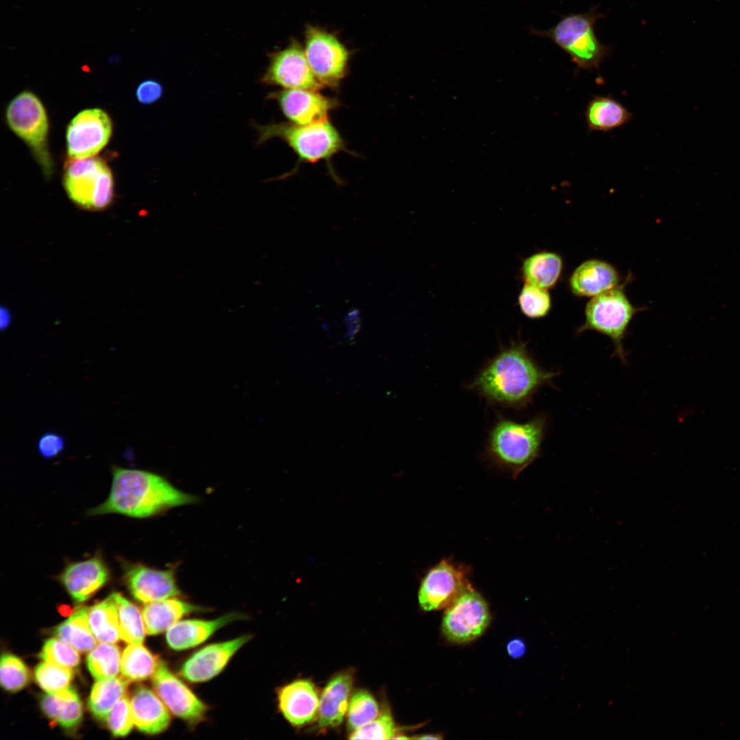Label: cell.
Listing matches in <instances>:
<instances>
[{
  "label": "cell",
  "mask_w": 740,
  "mask_h": 740,
  "mask_svg": "<svg viewBox=\"0 0 740 740\" xmlns=\"http://www.w3.org/2000/svg\"><path fill=\"white\" fill-rule=\"evenodd\" d=\"M5 119L11 130L31 149L45 175H51L53 164L48 147L49 125L40 99L29 91L19 93L8 103Z\"/></svg>",
  "instance_id": "7"
},
{
  "label": "cell",
  "mask_w": 740,
  "mask_h": 740,
  "mask_svg": "<svg viewBox=\"0 0 740 740\" xmlns=\"http://www.w3.org/2000/svg\"><path fill=\"white\" fill-rule=\"evenodd\" d=\"M471 587L465 569L444 559L423 578L418 593L419 602L427 611L446 608Z\"/></svg>",
  "instance_id": "13"
},
{
  "label": "cell",
  "mask_w": 740,
  "mask_h": 740,
  "mask_svg": "<svg viewBox=\"0 0 740 740\" xmlns=\"http://www.w3.org/2000/svg\"><path fill=\"white\" fill-rule=\"evenodd\" d=\"M597 6L585 12L571 13L560 16V20L545 30L530 27L529 34L550 39L566 53L571 60L582 70H598L601 62L611 53V48L604 45L595 34V24L604 16Z\"/></svg>",
  "instance_id": "4"
},
{
  "label": "cell",
  "mask_w": 740,
  "mask_h": 740,
  "mask_svg": "<svg viewBox=\"0 0 740 740\" xmlns=\"http://www.w3.org/2000/svg\"><path fill=\"white\" fill-rule=\"evenodd\" d=\"M105 720L114 736L123 737L130 733L134 724L130 702L126 695L114 705Z\"/></svg>",
  "instance_id": "40"
},
{
  "label": "cell",
  "mask_w": 740,
  "mask_h": 740,
  "mask_svg": "<svg viewBox=\"0 0 740 740\" xmlns=\"http://www.w3.org/2000/svg\"><path fill=\"white\" fill-rule=\"evenodd\" d=\"M546 424V417L543 415L525 422L500 417L489 432L487 456L516 478L539 456Z\"/></svg>",
  "instance_id": "3"
},
{
  "label": "cell",
  "mask_w": 740,
  "mask_h": 740,
  "mask_svg": "<svg viewBox=\"0 0 740 740\" xmlns=\"http://www.w3.org/2000/svg\"><path fill=\"white\" fill-rule=\"evenodd\" d=\"M130 705L134 724L139 730L155 735L169 726L171 722L169 710L158 695L151 689L138 687L132 695Z\"/></svg>",
  "instance_id": "21"
},
{
  "label": "cell",
  "mask_w": 740,
  "mask_h": 740,
  "mask_svg": "<svg viewBox=\"0 0 740 740\" xmlns=\"http://www.w3.org/2000/svg\"><path fill=\"white\" fill-rule=\"evenodd\" d=\"M202 610L201 607L173 597L147 603L142 611L146 632L150 635L162 633L186 615Z\"/></svg>",
  "instance_id": "25"
},
{
  "label": "cell",
  "mask_w": 740,
  "mask_h": 740,
  "mask_svg": "<svg viewBox=\"0 0 740 740\" xmlns=\"http://www.w3.org/2000/svg\"><path fill=\"white\" fill-rule=\"evenodd\" d=\"M39 657L47 663L72 669L80 663L77 650L56 638L49 639L45 642Z\"/></svg>",
  "instance_id": "38"
},
{
  "label": "cell",
  "mask_w": 740,
  "mask_h": 740,
  "mask_svg": "<svg viewBox=\"0 0 740 740\" xmlns=\"http://www.w3.org/2000/svg\"><path fill=\"white\" fill-rule=\"evenodd\" d=\"M117 603L121 639L130 644H142L146 632L138 607L122 595L114 593Z\"/></svg>",
  "instance_id": "32"
},
{
  "label": "cell",
  "mask_w": 740,
  "mask_h": 740,
  "mask_svg": "<svg viewBox=\"0 0 740 740\" xmlns=\"http://www.w3.org/2000/svg\"><path fill=\"white\" fill-rule=\"evenodd\" d=\"M38 685L47 693H55L67 687L72 681L74 671L49 663H42L35 669Z\"/></svg>",
  "instance_id": "37"
},
{
  "label": "cell",
  "mask_w": 740,
  "mask_h": 740,
  "mask_svg": "<svg viewBox=\"0 0 740 740\" xmlns=\"http://www.w3.org/2000/svg\"><path fill=\"white\" fill-rule=\"evenodd\" d=\"M378 704L368 691L359 690L350 699L347 710V727L353 732L376 718Z\"/></svg>",
  "instance_id": "34"
},
{
  "label": "cell",
  "mask_w": 740,
  "mask_h": 740,
  "mask_svg": "<svg viewBox=\"0 0 740 740\" xmlns=\"http://www.w3.org/2000/svg\"><path fill=\"white\" fill-rule=\"evenodd\" d=\"M396 728L391 713L384 709L369 723L351 732L352 739H389L395 737Z\"/></svg>",
  "instance_id": "39"
},
{
  "label": "cell",
  "mask_w": 740,
  "mask_h": 740,
  "mask_svg": "<svg viewBox=\"0 0 740 740\" xmlns=\"http://www.w3.org/2000/svg\"><path fill=\"white\" fill-rule=\"evenodd\" d=\"M109 569L99 555L71 563L60 576V580L69 595L77 602L89 599L108 580Z\"/></svg>",
  "instance_id": "18"
},
{
  "label": "cell",
  "mask_w": 740,
  "mask_h": 740,
  "mask_svg": "<svg viewBox=\"0 0 740 740\" xmlns=\"http://www.w3.org/2000/svg\"><path fill=\"white\" fill-rule=\"evenodd\" d=\"M120 648L113 643L96 645L87 656L88 668L97 680L115 677L121 666Z\"/></svg>",
  "instance_id": "33"
},
{
  "label": "cell",
  "mask_w": 740,
  "mask_h": 740,
  "mask_svg": "<svg viewBox=\"0 0 740 740\" xmlns=\"http://www.w3.org/2000/svg\"><path fill=\"white\" fill-rule=\"evenodd\" d=\"M490 618L486 601L471 587L446 608L442 630L449 641L465 643L480 637L488 626Z\"/></svg>",
  "instance_id": "11"
},
{
  "label": "cell",
  "mask_w": 740,
  "mask_h": 740,
  "mask_svg": "<svg viewBox=\"0 0 740 740\" xmlns=\"http://www.w3.org/2000/svg\"><path fill=\"white\" fill-rule=\"evenodd\" d=\"M619 275L610 264L600 260H588L580 264L569 278L571 292L579 297H594L608 291L619 283Z\"/></svg>",
  "instance_id": "20"
},
{
  "label": "cell",
  "mask_w": 740,
  "mask_h": 740,
  "mask_svg": "<svg viewBox=\"0 0 740 740\" xmlns=\"http://www.w3.org/2000/svg\"><path fill=\"white\" fill-rule=\"evenodd\" d=\"M303 49L309 66L322 86L337 88L348 73L351 52L334 32L308 25Z\"/></svg>",
  "instance_id": "9"
},
{
  "label": "cell",
  "mask_w": 740,
  "mask_h": 740,
  "mask_svg": "<svg viewBox=\"0 0 740 740\" xmlns=\"http://www.w3.org/2000/svg\"><path fill=\"white\" fill-rule=\"evenodd\" d=\"M129 682L123 676L97 680L88 701L92 715L100 720L106 719L114 705L125 695Z\"/></svg>",
  "instance_id": "29"
},
{
  "label": "cell",
  "mask_w": 740,
  "mask_h": 740,
  "mask_svg": "<svg viewBox=\"0 0 740 740\" xmlns=\"http://www.w3.org/2000/svg\"><path fill=\"white\" fill-rule=\"evenodd\" d=\"M124 578L133 597L143 603L180 595L171 569L160 570L143 565H130L125 569Z\"/></svg>",
  "instance_id": "17"
},
{
  "label": "cell",
  "mask_w": 740,
  "mask_h": 740,
  "mask_svg": "<svg viewBox=\"0 0 740 740\" xmlns=\"http://www.w3.org/2000/svg\"><path fill=\"white\" fill-rule=\"evenodd\" d=\"M250 637L244 635L200 649L184 663L180 670L181 675L193 682L212 679L223 670L233 655Z\"/></svg>",
  "instance_id": "16"
},
{
  "label": "cell",
  "mask_w": 740,
  "mask_h": 740,
  "mask_svg": "<svg viewBox=\"0 0 740 740\" xmlns=\"http://www.w3.org/2000/svg\"><path fill=\"white\" fill-rule=\"evenodd\" d=\"M43 713L65 728H73L82 721L81 700L72 687H66L55 693H47L40 700Z\"/></svg>",
  "instance_id": "27"
},
{
  "label": "cell",
  "mask_w": 740,
  "mask_h": 740,
  "mask_svg": "<svg viewBox=\"0 0 740 740\" xmlns=\"http://www.w3.org/2000/svg\"><path fill=\"white\" fill-rule=\"evenodd\" d=\"M38 451L45 458H53L59 455L64 449V438L55 432L43 434L38 441Z\"/></svg>",
  "instance_id": "41"
},
{
  "label": "cell",
  "mask_w": 740,
  "mask_h": 740,
  "mask_svg": "<svg viewBox=\"0 0 740 740\" xmlns=\"http://www.w3.org/2000/svg\"><path fill=\"white\" fill-rule=\"evenodd\" d=\"M279 708L284 717L295 726L312 721L319 711V699L314 684L306 679L283 687L278 694Z\"/></svg>",
  "instance_id": "19"
},
{
  "label": "cell",
  "mask_w": 740,
  "mask_h": 740,
  "mask_svg": "<svg viewBox=\"0 0 740 740\" xmlns=\"http://www.w3.org/2000/svg\"><path fill=\"white\" fill-rule=\"evenodd\" d=\"M0 680L4 689L17 691L29 680V672L23 662L14 655L4 654L1 658Z\"/></svg>",
  "instance_id": "36"
},
{
  "label": "cell",
  "mask_w": 740,
  "mask_h": 740,
  "mask_svg": "<svg viewBox=\"0 0 740 740\" xmlns=\"http://www.w3.org/2000/svg\"><path fill=\"white\" fill-rule=\"evenodd\" d=\"M517 303L522 314L532 319L545 317L552 306L548 290L528 284L520 290Z\"/></svg>",
  "instance_id": "35"
},
{
  "label": "cell",
  "mask_w": 740,
  "mask_h": 740,
  "mask_svg": "<svg viewBox=\"0 0 740 740\" xmlns=\"http://www.w3.org/2000/svg\"><path fill=\"white\" fill-rule=\"evenodd\" d=\"M255 127L258 144L278 138L293 150L301 162L329 160L346 150L342 136L329 119L310 125L285 122L256 125Z\"/></svg>",
  "instance_id": "5"
},
{
  "label": "cell",
  "mask_w": 740,
  "mask_h": 740,
  "mask_svg": "<svg viewBox=\"0 0 740 740\" xmlns=\"http://www.w3.org/2000/svg\"><path fill=\"white\" fill-rule=\"evenodd\" d=\"M195 500V497L177 489L157 474L114 466L108 497L104 502L90 510L88 514L116 513L145 518Z\"/></svg>",
  "instance_id": "2"
},
{
  "label": "cell",
  "mask_w": 740,
  "mask_h": 740,
  "mask_svg": "<svg viewBox=\"0 0 740 740\" xmlns=\"http://www.w3.org/2000/svg\"><path fill=\"white\" fill-rule=\"evenodd\" d=\"M563 270V260L556 253L543 251L526 258L521 266L524 284L544 289L553 288Z\"/></svg>",
  "instance_id": "26"
},
{
  "label": "cell",
  "mask_w": 740,
  "mask_h": 740,
  "mask_svg": "<svg viewBox=\"0 0 740 740\" xmlns=\"http://www.w3.org/2000/svg\"><path fill=\"white\" fill-rule=\"evenodd\" d=\"M261 82L283 89L319 90L323 86L312 71L303 45L292 38L285 47L270 52Z\"/></svg>",
  "instance_id": "10"
},
{
  "label": "cell",
  "mask_w": 740,
  "mask_h": 740,
  "mask_svg": "<svg viewBox=\"0 0 740 740\" xmlns=\"http://www.w3.org/2000/svg\"><path fill=\"white\" fill-rule=\"evenodd\" d=\"M87 607L76 610L55 629L56 636L80 652L90 651L97 641L88 623Z\"/></svg>",
  "instance_id": "30"
},
{
  "label": "cell",
  "mask_w": 740,
  "mask_h": 740,
  "mask_svg": "<svg viewBox=\"0 0 740 740\" xmlns=\"http://www.w3.org/2000/svg\"><path fill=\"white\" fill-rule=\"evenodd\" d=\"M162 86L158 82L147 79L138 86L136 95L140 103L151 104L157 101L162 97Z\"/></svg>",
  "instance_id": "42"
},
{
  "label": "cell",
  "mask_w": 740,
  "mask_h": 740,
  "mask_svg": "<svg viewBox=\"0 0 740 740\" xmlns=\"http://www.w3.org/2000/svg\"><path fill=\"white\" fill-rule=\"evenodd\" d=\"M242 615L235 613L223 615L214 620H180L166 630V639L170 648L182 650L197 646L214 632Z\"/></svg>",
  "instance_id": "23"
},
{
  "label": "cell",
  "mask_w": 740,
  "mask_h": 740,
  "mask_svg": "<svg viewBox=\"0 0 740 740\" xmlns=\"http://www.w3.org/2000/svg\"><path fill=\"white\" fill-rule=\"evenodd\" d=\"M88 618L90 629L97 641L115 643L119 640L118 606L114 593L88 608Z\"/></svg>",
  "instance_id": "28"
},
{
  "label": "cell",
  "mask_w": 740,
  "mask_h": 740,
  "mask_svg": "<svg viewBox=\"0 0 740 740\" xmlns=\"http://www.w3.org/2000/svg\"><path fill=\"white\" fill-rule=\"evenodd\" d=\"M624 284L592 297L585 308V321L577 334L594 330L609 337L615 346L613 356L627 362V352L622 341L628 326L637 312L626 295Z\"/></svg>",
  "instance_id": "8"
},
{
  "label": "cell",
  "mask_w": 740,
  "mask_h": 740,
  "mask_svg": "<svg viewBox=\"0 0 740 740\" xmlns=\"http://www.w3.org/2000/svg\"><path fill=\"white\" fill-rule=\"evenodd\" d=\"M584 117L589 131L606 132L628 123L632 114L610 95H595L587 105Z\"/></svg>",
  "instance_id": "24"
},
{
  "label": "cell",
  "mask_w": 740,
  "mask_h": 740,
  "mask_svg": "<svg viewBox=\"0 0 740 740\" xmlns=\"http://www.w3.org/2000/svg\"><path fill=\"white\" fill-rule=\"evenodd\" d=\"M412 739H442V737H440L439 735H432V734L423 735H421V736H419V737H412Z\"/></svg>",
  "instance_id": "46"
},
{
  "label": "cell",
  "mask_w": 740,
  "mask_h": 740,
  "mask_svg": "<svg viewBox=\"0 0 740 740\" xmlns=\"http://www.w3.org/2000/svg\"><path fill=\"white\" fill-rule=\"evenodd\" d=\"M558 372L542 369L521 340L501 346L467 388L489 404L522 409L543 386L552 384Z\"/></svg>",
  "instance_id": "1"
},
{
  "label": "cell",
  "mask_w": 740,
  "mask_h": 740,
  "mask_svg": "<svg viewBox=\"0 0 740 740\" xmlns=\"http://www.w3.org/2000/svg\"><path fill=\"white\" fill-rule=\"evenodd\" d=\"M11 314L9 310L6 308L1 307V330L7 328L11 323Z\"/></svg>",
  "instance_id": "45"
},
{
  "label": "cell",
  "mask_w": 740,
  "mask_h": 740,
  "mask_svg": "<svg viewBox=\"0 0 740 740\" xmlns=\"http://www.w3.org/2000/svg\"><path fill=\"white\" fill-rule=\"evenodd\" d=\"M353 680L351 672L344 671L334 676L326 684L319 699L320 727H335L342 723L348 710Z\"/></svg>",
  "instance_id": "22"
},
{
  "label": "cell",
  "mask_w": 740,
  "mask_h": 740,
  "mask_svg": "<svg viewBox=\"0 0 740 740\" xmlns=\"http://www.w3.org/2000/svg\"><path fill=\"white\" fill-rule=\"evenodd\" d=\"M268 98L276 101L290 122L301 125L329 119V112L338 105L334 98L306 89L279 90L270 92Z\"/></svg>",
  "instance_id": "15"
},
{
  "label": "cell",
  "mask_w": 740,
  "mask_h": 740,
  "mask_svg": "<svg viewBox=\"0 0 740 740\" xmlns=\"http://www.w3.org/2000/svg\"><path fill=\"white\" fill-rule=\"evenodd\" d=\"M112 133V122L104 110L90 108L79 112L66 128L69 156L71 159L93 157L108 143Z\"/></svg>",
  "instance_id": "12"
},
{
  "label": "cell",
  "mask_w": 740,
  "mask_h": 740,
  "mask_svg": "<svg viewBox=\"0 0 740 740\" xmlns=\"http://www.w3.org/2000/svg\"><path fill=\"white\" fill-rule=\"evenodd\" d=\"M506 649L510 657L518 658L524 654L526 646L524 641L521 639H514L509 641Z\"/></svg>",
  "instance_id": "43"
},
{
  "label": "cell",
  "mask_w": 740,
  "mask_h": 740,
  "mask_svg": "<svg viewBox=\"0 0 740 740\" xmlns=\"http://www.w3.org/2000/svg\"><path fill=\"white\" fill-rule=\"evenodd\" d=\"M160 661L142 644H130L123 653L121 671L129 681H140L152 677Z\"/></svg>",
  "instance_id": "31"
},
{
  "label": "cell",
  "mask_w": 740,
  "mask_h": 740,
  "mask_svg": "<svg viewBox=\"0 0 740 740\" xmlns=\"http://www.w3.org/2000/svg\"><path fill=\"white\" fill-rule=\"evenodd\" d=\"M153 688L169 711L191 725L203 720L206 705L160 661L152 676Z\"/></svg>",
  "instance_id": "14"
},
{
  "label": "cell",
  "mask_w": 740,
  "mask_h": 740,
  "mask_svg": "<svg viewBox=\"0 0 740 740\" xmlns=\"http://www.w3.org/2000/svg\"><path fill=\"white\" fill-rule=\"evenodd\" d=\"M63 184L71 201L87 210H103L114 198L113 175L99 158H70L64 165Z\"/></svg>",
  "instance_id": "6"
},
{
  "label": "cell",
  "mask_w": 740,
  "mask_h": 740,
  "mask_svg": "<svg viewBox=\"0 0 740 740\" xmlns=\"http://www.w3.org/2000/svg\"><path fill=\"white\" fill-rule=\"evenodd\" d=\"M346 321L349 329L347 336L349 339H352L360 328V319L358 317V312L356 310L350 312L346 317Z\"/></svg>",
  "instance_id": "44"
}]
</instances>
